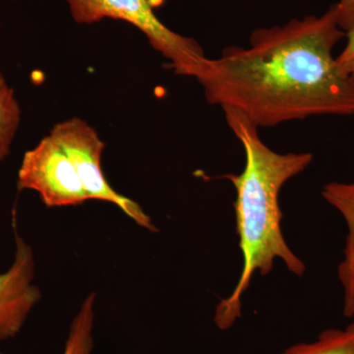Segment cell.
I'll return each mask as SVG.
<instances>
[{"label": "cell", "instance_id": "5", "mask_svg": "<svg viewBox=\"0 0 354 354\" xmlns=\"http://www.w3.org/2000/svg\"><path fill=\"white\" fill-rule=\"evenodd\" d=\"M18 185L38 192L48 208L77 206L90 200L68 156L50 135L25 153Z\"/></svg>", "mask_w": 354, "mask_h": 354}, {"label": "cell", "instance_id": "6", "mask_svg": "<svg viewBox=\"0 0 354 354\" xmlns=\"http://www.w3.org/2000/svg\"><path fill=\"white\" fill-rule=\"evenodd\" d=\"M15 257L8 271L0 272V342L12 339L41 300L39 288L32 285L35 259L31 246L16 234Z\"/></svg>", "mask_w": 354, "mask_h": 354}, {"label": "cell", "instance_id": "9", "mask_svg": "<svg viewBox=\"0 0 354 354\" xmlns=\"http://www.w3.org/2000/svg\"><path fill=\"white\" fill-rule=\"evenodd\" d=\"M95 301L94 292L84 299L80 310L70 326L64 354H92L94 349Z\"/></svg>", "mask_w": 354, "mask_h": 354}, {"label": "cell", "instance_id": "7", "mask_svg": "<svg viewBox=\"0 0 354 354\" xmlns=\"http://www.w3.org/2000/svg\"><path fill=\"white\" fill-rule=\"evenodd\" d=\"M322 196L328 204L341 214L346 227L344 256L337 267V277L344 290L342 312L346 318L354 316V183H332L326 184Z\"/></svg>", "mask_w": 354, "mask_h": 354}, {"label": "cell", "instance_id": "12", "mask_svg": "<svg viewBox=\"0 0 354 354\" xmlns=\"http://www.w3.org/2000/svg\"><path fill=\"white\" fill-rule=\"evenodd\" d=\"M335 4L337 24L348 32L354 27V0H339Z\"/></svg>", "mask_w": 354, "mask_h": 354}, {"label": "cell", "instance_id": "3", "mask_svg": "<svg viewBox=\"0 0 354 354\" xmlns=\"http://www.w3.org/2000/svg\"><path fill=\"white\" fill-rule=\"evenodd\" d=\"M77 24H94L109 18L136 27L171 64L177 75L198 79L208 64L196 39L177 34L158 19L156 10L169 0H66Z\"/></svg>", "mask_w": 354, "mask_h": 354}, {"label": "cell", "instance_id": "2", "mask_svg": "<svg viewBox=\"0 0 354 354\" xmlns=\"http://www.w3.org/2000/svg\"><path fill=\"white\" fill-rule=\"evenodd\" d=\"M225 120L243 146L245 165L241 174L223 176L234 185L236 234L242 253L241 277L230 297L216 305L214 322L221 330L230 329L241 317V299L254 274L266 277L274 260L283 261L295 276L302 277L306 265L297 257L281 230L283 212L279 196L288 180L304 172L313 160L311 153H279L260 138L258 129L246 116L232 109H223Z\"/></svg>", "mask_w": 354, "mask_h": 354}, {"label": "cell", "instance_id": "8", "mask_svg": "<svg viewBox=\"0 0 354 354\" xmlns=\"http://www.w3.org/2000/svg\"><path fill=\"white\" fill-rule=\"evenodd\" d=\"M276 354H354V322L344 329L323 330L311 342H299Z\"/></svg>", "mask_w": 354, "mask_h": 354}, {"label": "cell", "instance_id": "11", "mask_svg": "<svg viewBox=\"0 0 354 354\" xmlns=\"http://www.w3.org/2000/svg\"><path fill=\"white\" fill-rule=\"evenodd\" d=\"M346 44L344 50L335 57L337 67L342 74L354 79V27L346 32Z\"/></svg>", "mask_w": 354, "mask_h": 354}, {"label": "cell", "instance_id": "1", "mask_svg": "<svg viewBox=\"0 0 354 354\" xmlns=\"http://www.w3.org/2000/svg\"><path fill=\"white\" fill-rule=\"evenodd\" d=\"M346 32L335 4L320 16L254 30L247 46H227L197 79L209 104L232 109L256 127L312 116L354 114V79L334 50Z\"/></svg>", "mask_w": 354, "mask_h": 354}, {"label": "cell", "instance_id": "4", "mask_svg": "<svg viewBox=\"0 0 354 354\" xmlns=\"http://www.w3.org/2000/svg\"><path fill=\"white\" fill-rule=\"evenodd\" d=\"M50 135L68 156L90 199L113 203L140 227L157 232L138 203L123 196L109 185L101 164L104 143L94 128L85 120L74 118L55 125Z\"/></svg>", "mask_w": 354, "mask_h": 354}, {"label": "cell", "instance_id": "10", "mask_svg": "<svg viewBox=\"0 0 354 354\" xmlns=\"http://www.w3.org/2000/svg\"><path fill=\"white\" fill-rule=\"evenodd\" d=\"M21 111L12 88L0 72V160L7 157L19 127Z\"/></svg>", "mask_w": 354, "mask_h": 354}]
</instances>
